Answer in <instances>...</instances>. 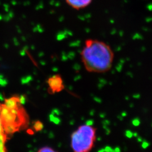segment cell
I'll list each match as a JSON object with an SVG mask.
<instances>
[{
  "label": "cell",
  "instance_id": "cell-5",
  "mask_svg": "<svg viewBox=\"0 0 152 152\" xmlns=\"http://www.w3.org/2000/svg\"><path fill=\"white\" fill-rule=\"evenodd\" d=\"M93 0H65L66 3L72 8L79 10L88 7Z\"/></svg>",
  "mask_w": 152,
  "mask_h": 152
},
{
  "label": "cell",
  "instance_id": "cell-1",
  "mask_svg": "<svg viewBox=\"0 0 152 152\" xmlns=\"http://www.w3.org/2000/svg\"><path fill=\"white\" fill-rule=\"evenodd\" d=\"M114 55L110 46L102 41L87 39L81 52L85 69L90 73H104L112 68Z\"/></svg>",
  "mask_w": 152,
  "mask_h": 152
},
{
  "label": "cell",
  "instance_id": "cell-2",
  "mask_svg": "<svg viewBox=\"0 0 152 152\" xmlns=\"http://www.w3.org/2000/svg\"><path fill=\"white\" fill-rule=\"evenodd\" d=\"M0 117L4 129L7 135L19 130L27 122L25 110L18 98H10L4 104H1Z\"/></svg>",
  "mask_w": 152,
  "mask_h": 152
},
{
  "label": "cell",
  "instance_id": "cell-3",
  "mask_svg": "<svg viewBox=\"0 0 152 152\" xmlns=\"http://www.w3.org/2000/svg\"><path fill=\"white\" fill-rule=\"evenodd\" d=\"M96 128L93 125L80 126L71 135V147L73 152H90L96 140Z\"/></svg>",
  "mask_w": 152,
  "mask_h": 152
},
{
  "label": "cell",
  "instance_id": "cell-7",
  "mask_svg": "<svg viewBox=\"0 0 152 152\" xmlns=\"http://www.w3.org/2000/svg\"><path fill=\"white\" fill-rule=\"evenodd\" d=\"M0 109H1V104H0ZM2 133H6L5 131L4 130L3 126L2 125V122H1V117H0V134Z\"/></svg>",
  "mask_w": 152,
  "mask_h": 152
},
{
  "label": "cell",
  "instance_id": "cell-6",
  "mask_svg": "<svg viewBox=\"0 0 152 152\" xmlns=\"http://www.w3.org/2000/svg\"><path fill=\"white\" fill-rule=\"evenodd\" d=\"M37 152H58L54 149L49 147H44L40 148Z\"/></svg>",
  "mask_w": 152,
  "mask_h": 152
},
{
  "label": "cell",
  "instance_id": "cell-4",
  "mask_svg": "<svg viewBox=\"0 0 152 152\" xmlns=\"http://www.w3.org/2000/svg\"><path fill=\"white\" fill-rule=\"evenodd\" d=\"M48 83L53 92H60L64 87L63 79L59 75H55L49 78Z\"/></svg>",
  "mask_w": 152,
  "mask_h": 152
}]
</instances>
